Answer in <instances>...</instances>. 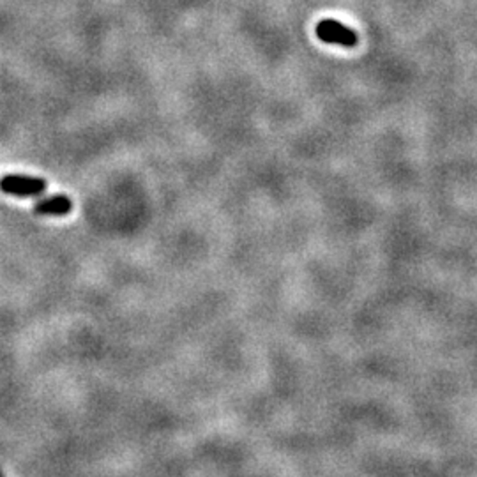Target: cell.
<instances>
[{"label":"cell","mask_w":477,"mask_h":477,"mask_svg":"<svg viewBox=\"0 0 477 477\" xmlns=\"http://www.w3.org/2000/svg\"><path fill=\"white\" fill-rule=\"evenodd\" d=\"M46 183L38 177H28V176H16V173H11V176H4L0 180V190L7 195H14V197H35V195H41L45 191Z\"/></svg>","instance_id":"6da1fadb"},{"label":"cell","mask_w":477,"mask_h":477,"mask_svg":"<svg viewBox=\"0 0 477 477\" xmlns=\"http://www.w3.org/2000/svg\"><path fill=\"white\" fill-rule=\"evenodd\" d=\"M316 32H318L320 39L327 42H336V45L343 46H355V42H357L354 32L348 30L347 27H343V25H340L334 20H323L318 25V28H316Z\"/></svg>","instance_id":"7a4b0ae2"},{"label":"cell","mask_w":477,"mask_h":477,"mask_svg":"<svg viewBox=\"0 0 477 477\" xmlns=\"http://www.w3.org/2000/svg\"><path fill=\"white\" fill-rule=\"evenodd\" d=\"M71 200L67 197H52L35 204L34 212L39 216H64L71 212Z\"/></svg>","instance_id":"3957f363"}]
</instances>
